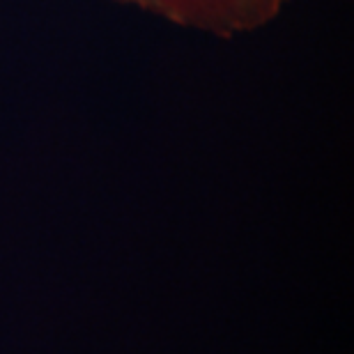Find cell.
<instances>
[{"label":"cell","instance_id":"obj_1","mask_svg":"<svg viewBox=\"0 0 354 354\" xmlns=\"http://www.w3.org/2000/svg\"><path fill=\"white\" fill-rule=\"evenodd\" d=\"M140 3H152L177 17H189V14L251 17L256 14V7H263L265 12H272L274 7V0H140Z\"/></svg>","mask_w":354,"mask_h":354}]
</instances>
